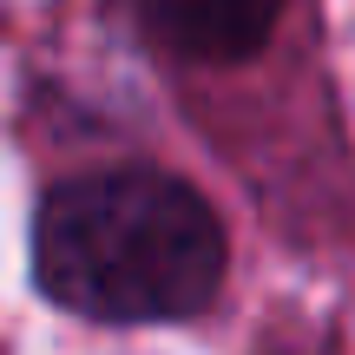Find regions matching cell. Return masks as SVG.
<instances>
[{
    "label": "cell",
    "mask_w": 355,
    "mask_h": 355,
    "mask_svg": "<svg viewBox=\"0 0 355 355\" xmlns=\"http://www.w3.org/2000/svg\"><path fill=\"white\" fill-rule=\"evenodd\" d=\"M33 277L60 309L92 322H178L224 283V230L165 171H99L40 204Z\"/></svg>",
    "instance_id": "1"
},
{
    "label": "cell",
    "mask_w": 355,
    "mask_h": 355,
    "mask_svg": "<svg viewBox=\"0 0 355 355\" xmlns=\"http://www.w3.org/2000/svg\"><path fill=\"white\" fill-rule=\"evenodd\" d=\"M145 20L184 60H243L270 40L277 0H145Z\"/></svg>",
    "instance_id": "2"
}]
</instances>
